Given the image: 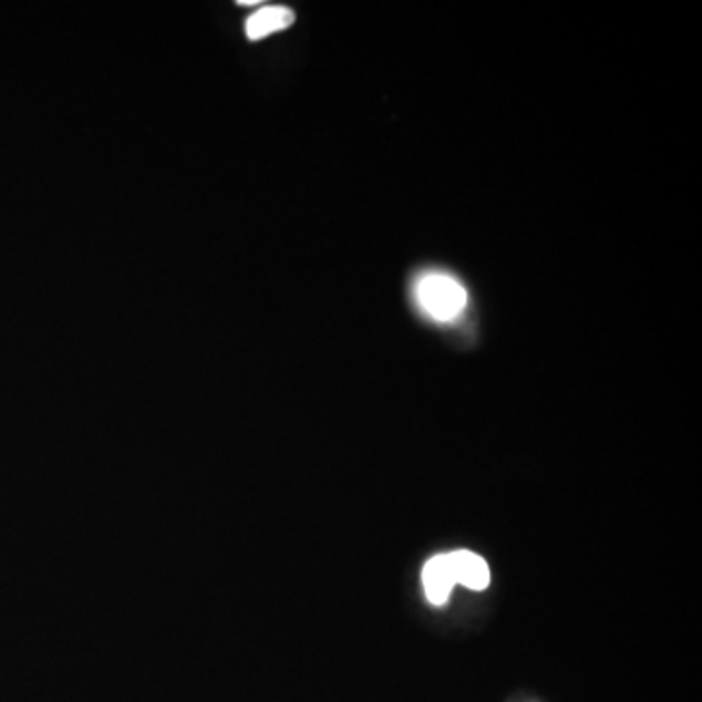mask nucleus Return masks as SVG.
<instances>
[{
  "label": "nucleus",
  "mask_w": 702,
  "mask_h": 702,
  "mask_svg": "<svg viewBox=\"0 0 702 702\" xmlns=\"http://www.w3.org/2000/svg\"><path fill=\"white\" fill-rule=\"evenodd\" d=\"M450 560L457 584H463L465 588L476 589V591L488 588L491 568L484 562V558L468 550H458V553H451Z\"/></svg>",
  "instance_id": "7ed1b4c3"
},
{
  "label": "nucleus",
  "mask_w": 702,
  "mask_h": 702,
  "mask_svg": "<svg viewBox=\"0 0 702 702\" xmlns=\"http://www.w3.org/2000/svg\"><path fill=\"white\" fill-rule=\"evenodd\" d=\"M293 20V10L287 7H264L248 18L246 35L252 41L264 40L266 35L287 30Z\"/></svg>",
  "instance_id": "20e7f679"
},
{
  "label": "nucleus",
  "mask_w": 702,
  "mask_h": 702,
  "mask_svg": "<svg viewBox=\"0 0 702 702\" xmlns=\"http://www.w3.org/2000/svg\"><path fill=\"white\" fill-rule=\"evenodd\" d=\"M416 301L432 319L450 322L465 311L466 291L447 273H425L417 279Z\"/></svg>",
  "instance_id": "f257e3e1"
},
{
  "label": "nucleus",
  "mask_w": 702,
  "mask_h": 702,
  "mask_svg": "<svg viewBox=\"0 0 702 702\" xmlns=\"http://www.w3.org/2000/svg\"><path fill=\"white\" fill-rule=\"evenodd\" d=\"M424 588L427 599L435 605L447 603L451 591L455 588V572L451 566L450 555L435 556L424 568Z\"/></svg>",
  "instance_id": "f03ea898"
}]
</instances>
